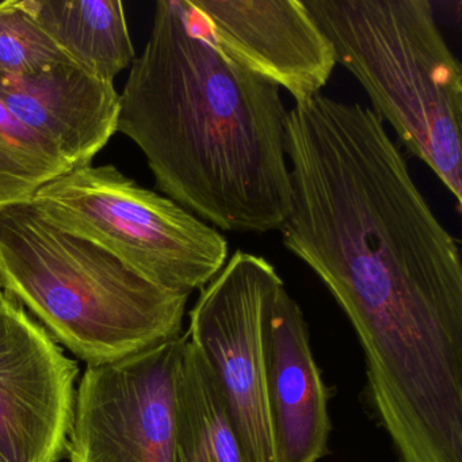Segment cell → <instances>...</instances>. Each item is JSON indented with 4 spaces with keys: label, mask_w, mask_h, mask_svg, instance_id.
Instances as JSON below:
<instances>
[{
    "label": "cell",
    "mask_w": 462,
    "mask_h": 462,
    "mask_svg": "<svg viewBox=\"0 0 462 462\" xmlns=\"http://www.w3.org/2000/svg\"><path fill=\"white\" fill-rule=\"evenodd\" d=\"M291 210L283 245L359 334L402 339L462 319L459 245L364 105L320 93L286 117Z\"/></svg>",
    "instance_id": "1"
},
{
    "label": "cell",
    "mask_w": 462,
    "mask_h": 462,
    "mask_svg": "<svg viewBox=\"0 0 462 462\" xmlns=\"http://www.w3.org/2000/svg\"><path fill=\"white\" fill-rule=\"evenodd\" d=\"M282 285L267 259L237 250L201 289L186 332L217 381L245 462H280L267 402L264 337Z\"/></svg>",
    "instance_id": "6"
},
{
    "label": "cell",
    "mask_w": 462,
    "mask_h": 462,
    "mask_svg": "<svg viewBox=\"0 0 462 462\" xmlns=\"http://www.w3.org/2000/svg\"><path fill=\"white\" fill-rule=\"evenodd\" d=\"M0 278L5 293L88 366L180 337L190 297L153 285L32 202L0 209Z\"/></svg>",
    "instance_id": "3"
},
{
    "label": "cell",
    "mask_w": 462,
    "mask_h": 462,
    "mask_svg": "<svg viewBox=\"0 0 462 462\" xmlns=\"http://www.w3.org/2000/svg\"><path fill=\"white\" fill-rule=\"evenodd\" d=\"M74 61L44 31L25 0L0 4V86Z\"/></svg>",
    "instance_id": "15"
},
{
    "label": "cell",
    "mask_w": 462,
    "mask_h": 462,
    "mask_svg": "<svg viewBox=\"0 0 462 462\" xmlns=\"http://www.w3.org/2000/svg\"><path fill=\"white\" fill-rule=\"evenodd\" d=\"M174 462H245L217 381L189 337L175 383Z\"/></svg>",
    "instance_id": "13"
},
{
    "label": "cell",
    "mask_w": 462,
    "mask_h": 462,
    "mask_svg": "<svg viewBox=\"0 0 462 462\" xmlns=\"http://www.w3.org/2000/svg\"><path fill=\"white\" fill-rule=\"evenodd\" d=\"M266 388L270 421L280 462H318L328 453L334 391L313 358L304 313L280 286L267 316Z\"/></svg>",
    "instance_id": "10"
},
{
    "label": "cell",
    "mask_w": 462,
    "mask_h": 462,
    "mask_svg": "<svg viewBox=\"0 0 462 462\" xmlns=\"http://www.w3.org/2000/svg\"><path fill=\"white\" fill-rule=\"evenodd\" d=\"M77 362L10 294L0 297V462H59L67 454Z\"/></svg>",
    "instance_id": "8"
},
{
    "label": "cell",
    "mask_w": 462,
    "mask_h": 462,
    "mask_svg": "<svg viewBox=\"0 0 462 462\" xmlns=\"http://www.w3.org/2000/svg\"><path fill=\"white\" fill-rule=\"evenodd\" d=\"M32 204L51 223L175 293L201 291L228 261L223 232L112 164L72 169L42 186Z\"/></svg>",
    "instance_id": "5"
},
{
    "label": "cell",
    "mask_w": 462,
    "mask_h": 462,
    "mask_svg": "<svg viewBox=\"0 0 462 462\" xmlns=\"http://www.w3.org/2000/svg\"><path fill=\"white\" fill-rule=\"evenodd\" d=\"M337 63L462 207V67L429 0H307Z\"/></svg>",
    "instance_id": "4"
},
{
    "label": "cell",
    "mask_w": 462,
    "mask_h": 462,
    "mask_svg": "<svg viewBox=\"0 0 462 462\" xmlns=\"http://www.w3.org/2000/svg\"><path fill=\"white\" fill-rule=\"evenodd\" d=\"M40 25L83 69L101 79L116 77L136 59L120 0H25Z\"/></svg>",
    "instance_id": "12"
},
{
    "label": "cell",
    "mask_w": 462,
    "mask_h": 462,
    "mask_svg": "<svg viewBox=\"0 0 462 462\" xmlns=\"http://www.w3.org/2000/svg\"><path fill=\"white\" fill-rule=\"evenodd\" d=\"M71 170L55 145L0 101V209L32 202L42 186Z\"/></svg>",
    "instance_id": "14"
},
{
    "label": "cell",
    "mask_w": 462,
    "mask_h": 462,
    "mask_svg": "<svg viewBox=\"0 0 462 462\" xmlns=\"http://www.w3.org/2000/svg\"><path fill=\"white\" fill-rule=\"evenodd\" d=\"M186 9L224 56L296 102L320 94L337 66L331 40L305 2L186 0Z\"/></svg>",
    "instance_id": "9"
},
{
    "label": "cell",
    "mask_w": 462,
    "mask_h": 462,
    "mask_svg": "<svg viewBox=\"0 0 462 462\" xmlns=\"http://www.w3.org/2000/svg\"><path fill=\"white\" fill-rule=\"evenodd\" d=\"M4 294H5L4 283H2V278H0V297L4 296Z\"/></svg>",
    "instance_id": "16"
},
{
    "label": "cell",
    "mask_w": 462,
    "mask_h": 462,
    "mask_svg": "<svg viewBox=\"0 0 462 462\" xmlns=\"http://www.w3.org/2000/svg\"><path fill=\"white\" fill-rule=\"evenodd\" d=\"M0 101L58 148L72 169L88 166L117 134L120 94L75 61L0 86Z\"/></svg>",
    "instance_id": "11"
},
{
    "label": "cell",
    "mask_w": 462,
    "mask_h": 462,
    "mask_svg": "<svg viewBox=\"0 0 462 462\" xmlns=\"http://www.w3.org/2000/svg\"><path fill=\"white\" fill-rule=\"evenodd\" d=\"M188 337L88 366L75 397L71 462H174L175 383Z\"/></svg>",
    "instance_id": "7"
},
{
    "label": "cell",
    "mask_w": 462,
    "mask_h": 462,
    "mask_svg": "<svg viewBox=\"0 0 462 462\" xmlns=\"http://www.w3.org/2000/svg\"><path fill=\"white\" fill-rule=\"evenodd\" d=\"M281 88L229 60L159 0L120 94L117 132L136 143L172 201L220 232L281 231L291 210Z\"/></svg>",
    "instance_id": "2"
}]
</instances>
